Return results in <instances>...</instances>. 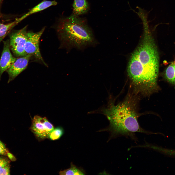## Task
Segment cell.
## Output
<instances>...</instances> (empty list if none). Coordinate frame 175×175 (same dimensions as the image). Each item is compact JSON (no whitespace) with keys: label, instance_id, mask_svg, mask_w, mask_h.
<instances>
[{"label":"cell","instance_id":"6da1fadb","mask_svg":"<svg viewBox=\"0 0 175 175\" xmlns=\"http://www.w3.org/2000/svg\"><path fill=\"white\" fill-rule=\"evenodd\" d=\"M159 60L154 39L146 29L141 43L131 56L127 69L128 76L138 92L148 95L156 90Z\"/></svg>","mask_w":175,"mask_h":175},{"label":"cell","instance_id":"7a4b0ae2","mask_svg":"<svg viewBox=\"0 0 175 175\" xmlns=\"http://www.w3.org/2000/svg\"><path fill=\"white\" fill-rule=\"evenodd\" d=\"M134 107L128 99L116 105L110 100L106 107H102L91 113H101L106 116L110 122L108 130L113 137L126 136L136 140L135 132L152 133L140 126Z\"/></svg>","mask_w":175,"mask_h":175},{"label":"cell","instance_id":"3957f363","mask_svg":"<svg viewBox=\"0 0 175 175\" xmlns=\"http://www.w3.org/2000/svg\"><path fill=\"white\" fill-rule=\"evenodd\" d=\"M57 30L62 45L68 50H83L98 43L86 20L78 16L72 14L60 19Z\"/></svg>","mask_w":175,"mask_h":175},{"label":"cell","instance_id":"277c9868","mask_svg":"<svg viewBox=\"0 0 175 175\" xmlns=\"http://www.w3.org/2000/svg\"><path fill=\"white\" fill-rule=\"evenodd\" d=\"M27 26L14 31L10 36V48L13 54L18 56L26 55L25 50L27 38Z\"/></svg>","mask_w":175,"mask_h":175},{"label":"cell","instance_id":"5b68a950","mask_svg":"<svg viewBox=\"0 0 175 175\" xmlns=\"http://www.w3.org/2000/svg\"><path fill=\"white\" fill-rule=\"evenodd\" d=\"M45 29V27H44L37 32H27L25 50L26 55H29L34 56L47 66L42 57L39 48V40Z\"/></svg>","mask_w":175,"mask_h":175},{"label":"cell","instance_id":"8992f818","mask_svg":"<svg viewBox=\"0 0 175 175\" xmlns=\"http://www.w3.org/2000/svg\"><path fill=\"white\" fill-rule=\"evenodd\" d=\"M30 129L37 138L43 140L48 138L54 128L45 117L36 115L32 119Z\"/></svg>","mask_w":175,"mask_h":175},{"label":"cell","instance_id":"52a82bcc","mask_svg":"<svg viewBox=\"0 0 175 175\" xmlns=\"http://www.w3.org/2000/svg\"><path fill=\"white\" fill-rule=\"evenodd\" d=\"M31 56L28 55L17 58L11 66L7 70L9 75L8 83L13 80L26 68Z\"/></svg>","mask_w":175,"mask_h":175},{"label":"cell","instance_id":"ba28073f","mask_svg":"<svg viewBox=\"0 0 175 175\" xmlns=\"http://www.w3.org/2000/svg\"><path fill=\"white\" fill-rule=\"evenodd\" d=\"M3 42V49L0 60V78L3 72L11 66L17 58L13 56L10 52L9 40Z\"/></svg>","mask_w":175,"mask_h":175},{"label":"cell","instance_id":"9c48e42d","mask_svg":"<svg viewBox=\"0 0 175 175\" xmlns=\"http://www.w3.org/2000/svg\"><path fill=\"white\" fill-rule=\"evenodd\" d=\"M57 2L55 0H44L30 9L27 13L17 20L18 23L29 16L43 10L48 8L57 5Z\"/></svg>","mask_w":175,"mask_h":175},{"label":"cell","instance_id":"30bf717a","mask_svg":"<svg viewBox=\"0 0 175 175\" xmlns=\"http://www.w3.org/2000/svg\"><path fill=\"white\" fill-rule=\"evenodd\" d=\"M72 14L79 16L86 13L89 9V4L86 0H74Z\"/></svg>","mask_w":175,"mask_h":175},{"label":"cell","instance_id":"8fae6325","mask_svg":"<svg viewBox=\"0 0 175 175\" xmlns=\"http://www.w3.org/2000/svg\"><path fill=\"white\" fill-rule=\"evenodd\" d=\"M165 76L168 81L175 85V64L174 63L171 64L166 69Z\"/></svg>","mask_w":175,"mask_h":175},{"label":"cell","instance_id":"7c38bea8","mask_svg":"<svg viewBox=\"0 0 175 175\" xmlns=\"http://www.w3.org/2000/svg\"><path fill=\"white\" fill-rule=\"evenodd\" d=\"M70 165L69 168L60 171L59 174L61 175H82L85 174L83 171L77 167L72 163H71Z\"/></svg>","mask_w":175,"mask_h":175},{"label":"cell","instance_id":"4fadbf2b","mask_svg":"<svg viewBox=\"0 0 175 175\" xmlns=\"http://www.w3.org/2000/svg\"><path fill=\"white\" fill-rule=\"evenodd\" d=\"M18 23L16 19L14 21L6 24L0 23V37L4 35L8 32Z\"/></svg>","mask_w":175,"mask_h":175},{"label":"cell","instance_id":"5bb4252c","mask_svg":"<svg viewBox=\"0 0 175 175\" xmlns=\"http://www.w3.org/2000/svg\"><path fill=\"white\" fill-rule=\"evenodd\" d=\"M63 132V129L61 127L54 128L49 134L48 138L52 140H58L62 135Z\"/></svg>","mask_w":175,"mask_h":175},{"label":"cell","instance_id":"9a60e30c","mask_svg":"<svg viewBox=\"0 0 175 175\" xmlns=\"http://www.w3.org/2000/svg\"><path fill=\"white\" fill-rule=\"evenodd\" d=\"M10 161L8 159L4 157H0V169L9 165Z\"/></svg>","mask_w":175,"mask_h":175},{"label":"cell","instance_id":"2e32d148","mask_svg":"<svg viewBox=\"0 0 175 175\" xmlns=\"http://www.w3.org/2000/svg\"><path fill=\"white\" fill-rule=\"evenodd\" d=\"M9 165L0 169V175H9Z\"/></svg>","mask_w":175,"mask_h":175},{"label":"cell","instance_id":"e0dca14e","mask_svg":"<svg viewBox=\"0 0 175 175\" xmlns=\"http://www.w3.org/2000/svg\"><path fill=\"white\" fill-rule=\"evenodd\" d=\"M8 153L4 144L0 140V155H6Z\"/></svg>","mask_w":175,"mask_h":175},{"label":"cell","instance_id":"ac0fdd59","mask_svg":"<svg viewBox=\"0 0 175 175\" xmlns=\"http://www.w3.org/2000/svg\"><path fill=\"white\" fill-rule=\"evenodd\" d=\"M7 155L10 159L12 161H14L16 160L15 157L12 154L8 153Z\"/></svg>","mask_w":175,"mask_h":175},{"label":"cell","instance_id":"d6986e66","mask_svg":"<svg viewBox=\"0 0 175 175\" xmlns=\"http://www.w3.org/2000/svg\"><path fill=\"white\" fill-rule=\"evenodd\" d=\"M2 0H0V3L1 2Z\"/></svg>","mask_w":175,"mask_h":175},{"label":"cell","instance_id":"ffe728a7","mask_svg":"<svg viewBox=\"0 0 175 175\" xmlns=\"http://www.w3.org/2000/svg\"></svg>","mask_w":175,"mask_h":175}]
</instances>
